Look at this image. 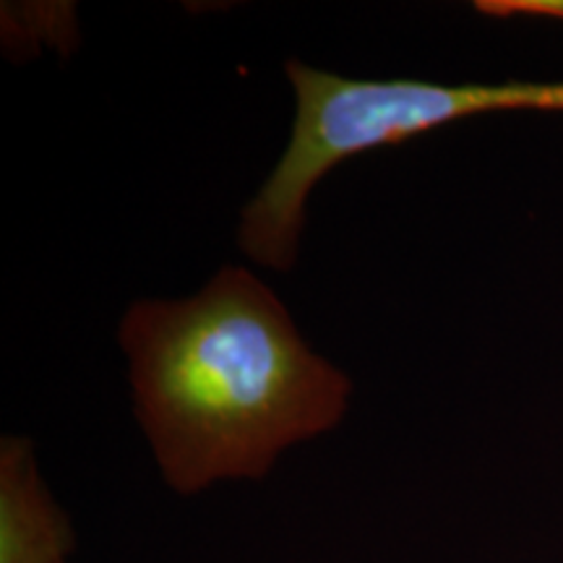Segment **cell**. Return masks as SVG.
Returning <instances> with one entry per match:
<instances>
[{
	"label": "cell",
	"instance_id": "obj_3",
	"mask_svg": "<svg viewBox=\"0 0 563 563\" xmlns=\"http://www.w3.org/2000/svg\"><path fill=\"white\" fill-rule=\"evenodd\" d=\"M76 534L40 473L32 441L0 443V563L70 559Z\"/></svg>",
	"mask_w": 563,
	"mask_h": 563
},
{
	"label": "cell",
	"instance_id": "obj_1",
	"mask_svg": "<svg viewBox=\"0 0 563 563\" xmlns=\"http://www.w3.org/2000/svg\"><path fill=\"white\" fill-rule=\"evenodd\" d=\"M118 342L154 462L180 496L262 481L347 412V373L243 266H224L194 298L133 302Z\"/></svg>",
	"mask_w": 563,
	"mask_h": 563
},
{
	"label": "cell",
	"instance_id": "obj_4",
	"mask_svg": "<svg viewBox=\"0 0 563 563\" xmlns=\"http://www.w3.org/2000/svg\"><path fill=\"white\" fill-rule=\"evenodd\" d=\"M477 9L490 16H538L563 21V0H490L477 3Z\"/></svg>",
	"mask_w": 563,
	"mask_h": 563
},
{
	"label": "cell",
	"instance_id": "obj_2",
	"mask_svg": "<svg viewBox=\"0 0 563 563\" xmlns=\"http://www.w3.org/2000/svg\"><path fill=\"white\" fill-rule=\"evenodd\" d=\"M287 76L295 89L290 144L245 203L238 232L245 256L274 272L298 262L308 196L340 162L462 118L501 112L498 84L350 79L300 60H287Z\"/></svg>",
	"mask_w": 563,
	"mask_h": 563
},
{
	"label": "cell",
	"instance_id": "obj_5",
	"mask_svg": "<svg viewBox=\"0 0 563 563\" xmlns=\"http://www.w3.org/2000/svg\"><path fill=\"white\" fill-rule=\"evenodd\" d=\"M47 563H74L70 559H60V561H47Z\"/></svg>",
	"mask_w": 563,
	"mask_h": 563
}]
</instances>
